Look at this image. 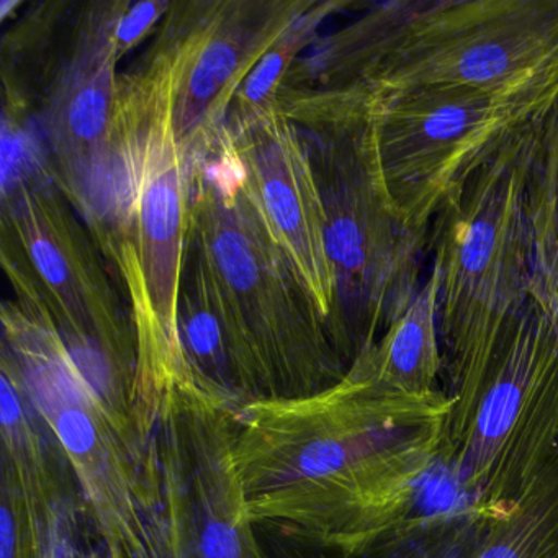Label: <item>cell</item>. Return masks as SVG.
I'll list each match as a JSON object with an SVG mask.
<instances>
[{
	"label": "cell",
	"mask_w": 558,
	"mask_h": 558,
	"mask_svg": "<svg viewBox=\"0 0 558 558\" xmlns=\"http://www.w3.org/2000/svg\"><path fill=\"white\" fill-rule=\"evenodd\" d=\"M192 247L230 328L254 400H286L338 384L349 365L295 267L218 146L195 162Z\"/></svg>",
	"instance_id": "cell-6"
},
{
	"label": "cell",
	"mask_w": 558,
	"mask_h": 558,
	"mask_svg": "<svg viewBox=\"0 0 558 558\" xmlns=\"http://www.w3.org/2000/svg\"><path fill=\"white\" fill-rule=\"evenodd\" d=\"M452 403L398 390L354 362L338 384L238 413L234 459L257 527L361 558L414 518Z\"/></svg>",
	"instance_id": "cell-1"
},
{
	"label": "cell",
	"mask_w": 558,
	"mask_h": 558,
	"mask_svg": "<svg viewBox=\"0 0 558 558\" xmlns=\"http://www.w3.org/2000/svg\"><path fill=\"white\" fill-rule=\"evenodd\" d=\"M558 66V0H397L318 38L283 86L502 87Z\"/></svg>",
	"instance_id": "cell-4"
},
{
	"label": "cell",
	"mask_w": 558,
	"mask_h": 558,
	"mask_svg": "<svg viewBox=\"0 0 558 558\" xmlns=\"http://www.w3.org/2000/svg\"><path fill=\"white\" fill-rule=\"evenodd\" d=\"M238 411L175 391L156 426L165 558H269L234 459Z\"/></svg>",
	"instance_id": "cell-12"
},
{
	"label": "cell",
	"mask_w": 558,
	"mask_h": 558,
	"mask_svg": "<svg viewBox=\"0 0 558 558\" xmlns=\"http://www.w3.org/2000/svg\"><path fill=\"white\" fill-rule=\"evenodd\" d=\"M175 83L168 12L148 50L120 73L106 149L73 207L129 306L140 414L151 430L175 391L197 387L179 326L195 162L175 135Z\"/></svg>",
	"instance_id": "cell-2"
},
{
	"label": "cell",
	"mask_w": 558,
	"mask_h": 558,
	"mask_svg": "<svg viewBox=\"0 0 558 558\" xmlns=\"http://www.w3.org/2000/svg\"><path fill=\"white\" fill-rule=\"evenodd\" d=\"M172 2L153 0V2H125L116 27V41L120 58L135 50L149 35L161 27Z\"/></svg>",
	"instance_id": "cell-22"
},
{
	"label": "cell",
	"mask_w": 558,
	"mask_h": 558,
	"mask_svg": "<svg viewBox=\"0 0 558 558\" xmlns=\"http://www.w3.org/2000/svg\"><path fill=\"white\" fill-rule=\"evenodd\" d=\"M460 558H558V457L514 501L485 509Z\"/></svg>",
	"instance_id": "cell-18"
},
{
	"label": "cell",
	"mask_w": 558,
	"mask_h": 558,
	"mask_svg": "<svg viewBox=\"0 0 558 558\" xmlns=\"http://www.w3.org/2000/svg\"><path fill=\"white\" fill-rule=\"evenodd\" d=\"M126 0L35 5L2 41V116L37 126L54 181L76 205L109 138Z\"/></svg>",
	"instance_id": "cell-9"
},
{
	"label": "cell",
	"mask_w": 558,
	"mask_h": 558,
	"mask_svg": "<svg viewBox=\"0 0 558 558\" xmlns=\"http://www.w3.org/2000/svg\"><path fill=\"white\" fill-rule=\"evenodd\" d=\"M182 345L197 387L240 413L254 391L197 254L189 246L181 293Z\"/></svg>",
	"instance_id": "cell-16"
},
{
	"label": "cell",
	"mask_w": 558,
	"mask_h": 558,
	"mask_svg": "<svg viewBox=\"0 0 558 558\" xmlns=\"http://www.w3.org/2000/svg\"><path fill=\"white\" fill-rule=\"evenodd\" d=\"M2 558H66L86 501L66 453L2 354Z\"/></svg>",
	"instance_id": "cell-15"
},
{
	"label": "cell",
	"mask_w": 558,
	"mask_h": 558,
	"mask_svg": "<svg viewBox=\"0 0 558 558\" xmlns=\"http://www.w3.org/2000/svg\"><path fill=\"white\" fill-rule=\"evenodd\" d=\"M354 362L398 390L410 393L439 390L437 380L442 375L444 359L436 270L430 269L403 315Z\"/></svg>",
	"instance_id": "cell-17"
},
{
	"label": "cell",
	"mask_w": 558,
	"mask_h": 558,
	"mask_svg": "<svg viewBox=\"0 0 558 558\" xmlns=\"http://www.w3.org/2000/svg\"><path fill=\"white\" fill-rule=\"evenodd\" d=\"M532 299L558 322V99L542 119L527 182Z\"/></svg>",
	"instance_id": "cell-19"
},
{
	"label": "cell",
	"mask_w": 558,
	"mask_h": 558,
	"mask_svg": "<svg viewBox=\"0 0 558 558\" xmlns=\"http://www.w3.org/2000/svg\"><path fill=\"white\" fill-rule=\"evenodd\" d=\"M541 122L493 156L429 230L427 251L439 277L442 390L452 403L440 460L465 434L502 338L532 299L527 182Z\"/></svg>",
	"instance_id": "cell-7"
},
{
	"label": "cell",
	"mask_w": 558,
	"mask_h": 558,
	"mask_svg": "<svg viewBox=\"0 0 558 558\" xmlns=\"http://www.w3.org/2000/svg\"><path fill=\"white\" fill-rule=\"evenodd\" d=\"M274 104L308 148L338 289L336 341L351 367L413 302L429 238L407 223L388 191L375 90L283 86Z\"/></svg>",
	"instance_id": "cell-3"
},
{
	"label": "cell",
	"mask_w": 558,
	"mask_h": 558,
	"mask_svg": "<svg viewBox=\"0 0 558 558\" xmlns=\"http://www.w3.org/2000/svg\"><path fill=\"white\" fill-rule=\"evenodd\" d=\"M2 264L17 300L41 306L71 348L136 372L129 306L37 136L2 140Z\"/></svg>",
	"instance_id": "cell-8"
},
{
	"label": "cell",
	"mask_w": 558,
	"mask_h": 558,
	"mask_svg": "<svg viewBox=\"0 0 558 558\" xmlns=\"http://www.w3.org/2000/svg\"><path fill=\"white\" fill-rule=\"evenodd\" d=\"M558 457V322L534 299L512 318L475 414L440 462L465 502L501 508Z\"/></svg>",
	"instance_id": "cell-11"
},
{
	"label": "cell",
	"mask_w": 558,
	"mask_h": 558,
	"mask_svg": "<svg viewBox=\"0 0 558 558\" xmlns=\"http://www.w3.org/2000/svg\"><path fill=\"white\" fill-rule=\"evenodd\" d=\"M308 4L310 0L172 2L178 31L174 126L192 162L210 155L238 89Z\"/></svg>",
	"instance_id": "cell-14"
},
{
	"label": "cell",
	"mask_w": 558,
	"mask_h": 558,
	"mask_svg": "<svg viewBox=\"0 0 558 558\" xmlns=\"http://www.w3.org/2000/svg\"><path fill=\"white\" fill-rule=\"evenodd\" d=\"M486 508L465 505L414 515L393 537L361 558H460Z\"/></svg>",
	"instance_id": "cell-21"
},
{
	"label": "cell",
	"mask_w": 558,
	"mask_h": 558,
	"mask_svg": "<svg viewBox=\"0 0 558 558\" xmlns=\"http://www.w3.org/2000/svg\"><path fill=\"white\" fill-rule=\"evenodd\" d=\"M377 94L388 191L407 223L429 238L444 205L550 112L558 99V66L511 86Z\"/></svg>",
	"instance_id": "cell-10"
},
{
	"label": "cell",
	"mask_w": 558,
	"mask_h": 558,
	"mask_svg": "<svg viewBox=\"0 0 558 558\" xmlns=\"http://www.w3.org/2000/svg\"><path fill=\"white\" fill-rule=\"evenodd\" d=\"M357 8L359 4L349 0H310L308 8L267 48L238 89L227 120L270 106L279 96L293 64L318 40L322 25L338 12Z\"/></svg>",
	"instance_id": "cell-20"
},
{
	"label": "cell",
	"mask_w": 558,
	"mask_h": 558,
	"mask_svg": "<svg viewBox=\"0 0 558 558\" xmlns=\"http://www.w3.org/2000/svg\"><path fill=\"white\" fill-rule=\"evenodd\" d=\"M215 146L236 166L247 198L312 293L338 345L335 269L326 244L325 211L302 133L270 104L228 119Z\"/></svg>",
	"instance_id": "cell-13"
},
{
	"label": "cell",
	"mask_w": 558,
	"mask_h": 558,
	"mask_svg": "<svg viewBox=\"0 0 558 558\" xmlns=\"http://www.w3.org/2000/svg\"><path fill=\"white\" fill-rule=\"evenodd\" d=\"M2 351L66 453L110 558H165L156 434L135 391L84 367L41 306L2 305Z\"/></svg>",
	"instance_id": "cell-5"
}]
</instances>
